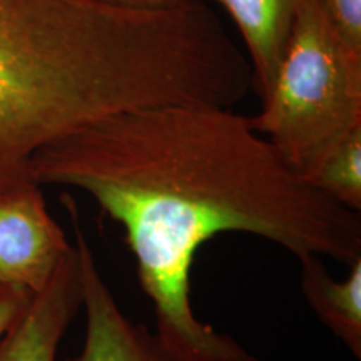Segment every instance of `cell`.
Listing matches in <instances>:
<instances>
[{"mask_svg": "<svg viewBox=\"0 0 361 361\" xmlns=\"http://www.w3.org/2000/svg\"><path fill=\"white\" fill-rule=\"evenodd\" d=\"M29 176L89 194L123 226L156 333L184 361H258L194 311V259L218 234H252L296 259L361 258L360 213L311 186L233 107L166 104L106 117L42 149Z\"/></svg>", "mask_w": 361, "mask_h": 361, "instance_id": "6da1fadb", "label": "cell"}, {"mask_svg": "<svg viewBox=\"0 0 361 361\" xmlns=\"http://www.w3.org/2000/svg\"><path fill=\"white\" fill-rule=\"evenodd\" d=\"M79 252L85 335L79 355L66 361H184L144 324L130 322L107 286L78 219V207L66 197Z\"/></svg>", "mask_w": 361, "mask_h": 361, "instance_id": "5b68a950", "label": "cell"}, {"mask_svg": "<svg viewBox=\"0 0 361 361\" xmlns=\"http://www.w3.org/2000/svg\"><path fill=\"white\" fill-rule=\"evenodd\" d=\"M80 306L79 252L72 245L47 286L29 298L0 336V361H57L62 338Z\"/></svg>", "mask_w": 361, "mask_h": 361, "instance_id": "8992f818", "label": "cell"}, {"mask_svg": "<svg viewBox=\"0 0 361 361\" xmlns=\"http://www.w3.org/2000/svg\"><path fill=\"white\" fill-rule=\"evenodd\" d=\"M236 24L247 51L252 85L261 101L269 92L290 40L300 0H216Z\"/></svg>", "mask_w": 361, "mask_h": 361, "instance_id": "52a82bcc", "label": "cell"}, {"mask_svg": "<svg viewBox=\"0 0 361 361\" xmlns=\"http://www.w3.org/2000/svg\"><path fill=\"white\" fill-rule=\"evenodd\" d=\"M311 186L350 211H361V126L323 152L303 174Z\"/></svg>", "mask_w": 361, "mask_h": 361, "instance_id": "9c48e42d", "label": "cell"}, {"mask_svg": "<svg viewBox=\"0 0 361 361\" xmlns=\"http://www.w3.org/2000/svg\"><path fill=\"white\" fill-rule=\"evenodd\" d=\"M322 4L345 42L361 52V0H322Z\"/></svg>", "mask_w": 361, "mask_h": 361, "instance_id": "30bf717a", "label": "cell"}, {"mask_svg": "<svg viewBox=\"0 0 361 361\" xmlns=\"http://www.w3.org/2000/svg\"><path fill=\"white\" fill-rule=\"evenodd\" d=\"M99 2L129 8H161L178 6V4L184 2H196V0H99Z\"/></svg>", "mask_w": 361, "mask_h": 361, "instance_id": "7c38bea8", "label": "cell"}, {"mask_svg": "<svg viewBox=\"0 0 361 361\" xmlns=\"http://www.w3.org/2000/svg\"><path fill=\"white\" fill-rule=\"evenodd\" d=\"M8 290H12V288H7V286H0V300H2L4 295H6V293H7Z\"/></svg>", "mask_w": 361, "mask_h": 361, "instance_id": "4fadbf2b", "label": "cell"}, {"mask_svg": "<svg viewBox=\"0 0 361 361\" xmlns=\"http://www.w3.org/2000/svg\"><path fill=\"white\" fill-rule=\"evenodd\" d=\"M39 184L0 191V286L34 295L47 286L71 251Z\"/></svg>", "mask_w": 361, "mask_h": 361, "instance_id": "277c9868", "label": "cell"}, {"mask_svg": "<svg viewBox=\"0 0 361 361\" xmlns=\"http://www.w3.org/2000/svg\"><path fill=\"white\" fill-rule=\"evenodd\" d=\"M30 296H32L30 293L19 290H8L0 300V336L4 335L8 324L13 322V318L20 313V310L24 308Z\"/></svg>", "mask_w": 361, "mask_h": 361, "instance_id": "8fae6325", "label": "cell"}, {"mask_svg": "<svg viewBox=\"0 0 361 361\" xmlns=\"http://www.w3.org/2000/svg\"><path fill=\"white\" fill-rule=\"evenodd\" d=\"M300 284L306 303L322 323L361 358V258L350 263L348 276L336 279L316 255L298 258Z\"/></svg>", "mask_w": 361, "mask_h": 361, "instance_id": "ba28073f", "label": "cell"}, {"mask_svg": "<svg viewBox=\"0 0 361 361\" xmlns=\"http://www.w3.org/2000/svg\"><path fill=\"white\" fill-rule=\"evenodd\" d=\"M250 123L301 176L361 126V52L345 42L322 0H300L276 75Z\"/></svg>", "mask_w": 361, "mask_h": 361, "instance_id": "3957f363", "label": "cell"}, {"mask_svg": "<svg viewBox=\"0 0 361 361\" xmlns=\"http://www.w3.org/2000/svg\"><path fill=\"white\" fill-rule=\"evenodd\" d=\"M233 74L231 39L202 0H0V191L32 180L42 149L106 117L223 104Z\"/></svg>", "mask_w": 361, "mask_h": 361, "instance_id": "7a4b0ae2", "label": "cell"}]
</instances>
